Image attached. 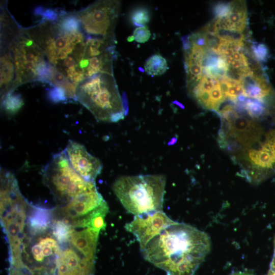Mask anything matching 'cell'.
Returning a JSON list of instances; mask_svg holds the SVG:
<instances>
[{"instance_id":"obj_1","label":"cell","mask_w":275,"mask_h":275,"mask_svg":"<svg viewBox=\"0 0 275 275\" xmlns=\"http://www.w3.org/2000/svg\"><path fill=\"white\" fill-rule=\"evenodd\" d=\"M210 249L211 241L207 233L175 221L141 252L146 260L167 275H194Z\"/></svg>"},{"instance_id":"obj_2","label":"cell","mask_w":275,"mask_h":275,"mask_svg":"<svg viewBox=\"0 0 275 275\" xmlns=\"http://www.w3.org/2000/svg\"><path fill=\"white\" fill-rule=\"evenodd\" d=\"M24 29L42 50L48 63L70 82L76 85L89 78L93 57L90 53L87 35L82 29L65 31L57 20H41Z\"/></svg>"},{"instance_id":"obj_3","label":"cell","mask_w":275,"mask_h":275,"mask_svg":"<svg viewBox=\"0 0 275 275\" xmlns=\"http://www.w3.org/2000/svg\"><path fill=\"white\" fill-rule=\"evenodd\" d=\"M75 97L99 121L117 122L128 112L125 96H121L113 75L108 73H98L80 83Z\"/></svg>"},{"instance_id":"obj_4","label":"cell","mask_w":275,"mask_h":275,"mask_svg":"<svg viewBox=\"0 0 275 275\" xmlns=\"http://www.w3.org/2000/svg\"><path fill=\"white\" fill-rule=\"evenodd\" d=\"M166 184L164 175L122 176L112 188L126 211L135 216L162 210Z\"/></svg>"},{"instance_id":"obj_5","label":"cell","mask_w":275,"mask_h":275,"mask_svg":"<svg viewBox=\"0 0 275 275\" xmlns=\"http://www.w3.org/2000/svg\"><path fill=\"white\" fill-rule=\"evenodd\" d=\"M2 45V48H6L9 52L14 64V90L23 84L33 81L49 83L53 68L24 28L20 27L12 35L3 38Z\"/></svg>"},{"instance_id":"obj_6","label":"cell","mask_w":275,"mask_h":275,"mask_svg":"<svg viewBox=\"0 0 275 275\" xmlns=\"http://www.w3.org/2000/svg\"><path fill=\"white\" fill-rule=\"evenodd\" d=\"M43 177L55 198L67 203L95 184L75 171L64 150L52 157L43 170Z\"/></svg>"},{"instance_id":"obj_7","label":"cell","mask_w":275,"mask_h":275,"mask_svg":"<svg viewBox=\"0 0 275 275\" xmlns=\"http://www.w3.org/2000/svg\"><path fill=\"white\" fill-rule=\"evenodd\" d=\"M120 8L118 1H98L75 13L86 34L115 40L114 30Z\"/></svg>"},{"instance_id":"obj_8","label":"cell","mask_w":275,"mask_h":275,"mask_svg":"<svg viewBox=\"0 0 275 275\" xmlns=\"http://www.w3.org/2000/svg\"><path fill=\"white\" fill-rule=\"evenodd\" d=\"M240 175L258 184L275 175V123L268 130L261 148L239 162Z\"/></svg>"},{"instance_id":"obj_9","label":"cell","mask_w":275,"mask_h":275,"mask_svg":"<svg viewBox=\"0 0 275 275\" xmlns=\"http://www.w3.org/2000/svg\"><path fill=\"white\" fill-rule=\"evenodd\" d=\"M174 222L161 210L135 215L124 227L136 238L142 251L150 240Z\"/></svg>"},{"instance_id":"obj_10","label":"cell","mask_w":275,"mask_h":275,"mask_svg":"<svg viewBox=\"0 0 275 275\" xmlns=\"http://www.w3.org/2000/svg\"><path fill=\"white\" fill-rule=\"evenodd\" d=\"M106 203L94 184L57 210L63 222L75 228H77L78 220L86 217Z\"/></svg>"},{"instance_id":"obj_11","label":"cell","mask_w":275,"mask_h":275,"mask_svg":"<svg viewBox=\"0 0 275 275\" xmlns=\"http://www.w3.org/2000/svg\"><path fill=\"white\" fill-rule=\"evenodd\" d=\"M64 151L75 171L85 180L95 182L102 168L100 160L90 154L84 146L73 141L68 142Z\"/></svg>"},{"instance_id":"obj_12","label":"cell","mask_w":275,"mask_h":275,"mask_svg":"<svg viewBox=\"0 0 275 275\" xmlns=\"http://www.w3.org/2000/svg\"><path fill=\"white\" fill-rule=\"evenodd\" d=\"M57 264V275H94L95 261L77 253L74 248H60Z\"/></svg>"},{"instance_id":"obj_13","label":"cell","mask_w":275,"mask_h":275,"mask_svg":"<svg viewBox=\"0 0 275 275\" xmlns=\"http://www.w3.org/2000/svg\"><path fill=\"white\" fill-rule=\"evenodd\" d=\"M99 232L86 228L72 233L69 242L72 246L86 258L95 261Z\"/></svg>"},{"instance_id":"obj_14","label":"cell","mask_w":275,"mask_h":275,"mask_svg":"<svg viewBox=\"0 0 275 275\" xmlns=\"http://www.w3.org/2000/svg\"><path fill=\"white\" fill-rule=\"evenodd\" d=\"M53 209L31 205L30 215L26 219V227L32 235L46 232L51 227L54 213Z\"/></svg>"},{"instance_id":"obj_15","label":"cell","mask_w":275,"mask_h":275,"mask_svg":"<svg viewBox=\"0 0 275 275\" xmlns=\"http://www.w3.org/2000/svg\"><path fill=\"white\" fill-rule=\"evenodd\" d=\"M144 68L147 74L153 77L163 74L169 67L165 58L159 54H155L146 61Z\"/></svg>"},{"instance_id":"obj_16","label":"cell","mask_w":275,"mask_h":275,"mask_svg":"<svg viewBox=\"0 0 275 275\" xmlns=\"http://www.w3.org/2000/svg\"><path fill=\"white\" fill-rule=\"evenodd\" d=\"M75 228L67 225L61 219H54L51 231L52 236L60 244L69 241L72 233Z\"/></svg>"},{"instance_id":"obj_17","label":"cell","mask_w":275,"mask_h":275,"mask_svg":"<svg viewBox=\"0 0 275 275\" xmlns=\"http://www.w3.org/2000/svg\"><path fill=\"white\" fill-rule=\"evenodd\" d=\"M2 103L7 113L14 114L18 111L24 103L20 94L12 93L6 97Z\"/></svg>"},{"instance_id":"obj_18","label":"cell","mask_w":275,"mask_h":275,"mask_svg":"<svg viewBox=\"0 0 275 275\" xmlns=\"http://www.w3.org/2000/svg\"><path fill=\"white\" fill-rule=\"evenodd\" d=\"M150 19L149 10L143 7H140L133 9L130 15V20L135 26H144Z\"/></svg>"},{"instance_id":"obj_19","label":"cell","mask_w":275,"mask_h":275,"mask_svg":"<svg viewBox=\"0 0 275 275\" xmlns=\"http://www.w3.org/2000/svg\"><path fill=\"white\" fill-rule=\"evenodd\" d=\"M252 54L258 62H265L268 57V48L263 43H253L252 45Z\"/></svg>"},{"instance_id":"obj_20","label":"cell","mask_w":275,"mask_h":275,"mask_svg":"<svg viewBox=\"0 0 275 275\" xmlns=\"http://www.w3.org/2000/svg\"><path fill=\"white\" fill-rule=\"evenodd\" d=\"M133 36L138 43H144L147 42L151 36V33L147 26L136 28L133 31Z\"/></svg>"},{"instance_id":"obj_21","label":"cell","mask_w":275,"mask_h":275,"mask_svg":"<svg viewBox=\"0 0 275 275\" xmlns=\"http://www.w3.org/2000/svg\"><path fill=\"white\" fill-rule=\"evenodd\" d=\"M231 11L230 3H218L213 8V13L216 18L227 16Z\"/></svg>"},{"instance_id":"obj_22","label":"cell","mask_w":275,"mask_h":275,"mask_svg":"<svg viewBox=\"0 0 275 275\" xmlns=\"http://www.w3.org/2000/svg\"><path fill=\"white\" fill-rule=\"evenodd\" d=\"M50 100L54 102L67 100L64 90L60 87H53L48 93Z\"/></svg>"},{"instance_id":"obj_23","label":"cell","mask_w":275,"mask_h":275,"mask_svg":"<svg viewBox=\"0 0 275 275\" xmlns=\"http://www.w3.org/2000/svg\"><path fill=\"white\" fill-rule=\"evenodd\" d=\"M59 13L56 10L50 9H44L43 11L40 16H42L41 20L54 21L57 20Z\"/></svg>"},{"instance_id":"obj_24","label":"cell","mask_w":275,"mask_h":275,"mask_svg":"<svg viewBox=\"0 0 275 275\" xmlns=\"http://www.w3.org/2000/svg\"><path fill=\"white\" fill-rule=\"evenodd\" d=\"M200 31L210 34L217 35L218 29L215 24V19L205 25Z\"/></svg>"},{"instance_id":"obj_25","label":"cell","mask_w":275,"mask_h":275,"mask_svg":"<svg viewBox=\"0 0 275 275\" xmlns=\"http://www.w3.org/2000/svg\"><path fill=\"white\" fill-rule=\"evenodd\" d=\"M184 51H188L191 47L189 36L184 35L181 37Z\"/></svg>"},{"instance_id":"obj_26","label":"cell","mask_w":275,"mask_h":275,"mask_svg":"<svg viewBox=\"0 0 275 275\" xmlns=\"http://www.w3.org/2000/svg\"><path fill=\"white\" fill-rule=\"evenodd\" d=\"M230 275H255V274H253L250 273L239 271V272H236L232 273Z\"/></svg>"},{"instance_id":"obj_27","label":"cell","mask_w":275,"mask_h":275,"mask_svg":"<svg viewBox=\"0 0 275 275\" xmlns=\"http://www.w3.org/2000/svg\"><path fill=\"white\" fill-rule=\"evenodd\" d=\"M127 41H128V42H131V41H132L133 40H134V37H133V35H132V36H129V37L127 38Z\"/></svg>"}]
</instances>
